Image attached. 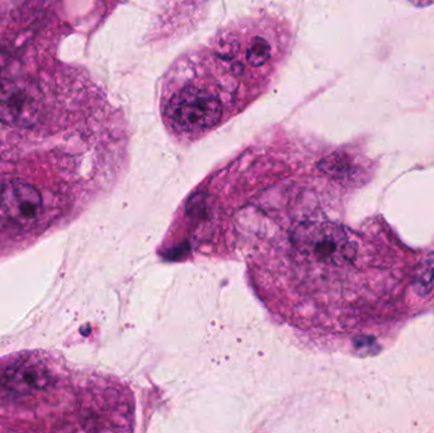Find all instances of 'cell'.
Wrapping results in <instances>:
<instances>
[{
  "instance_id": "cell-1",
  "label": "cell",
  "mask_w": 434,
  "mask_h": 433,
  "mask_svg": "<svg viewBox=\"0 0 434 433\" xmlns=\"http://www.w3.org/2000/svg\"><path fill=\"white\" fill-rule=\"evenodd\" d=\"M44 213V201L33 186L10 181L0 187V228L26 230Z\"/></svg>"
},
{
  "instance_id": "cell-2",
  "label": "cell",
  "mask_w": 434,
  "mask_h": 433,
  "mask_svg": "<svg viewBox=\"0 0 434 433\" xmlns=\"http://www.w3.org/2000/svg\"><path fill=\"white\" fill-rule=\"evenodd\" d=\"M38 116V102L31 87L21 81H0V121L30 126Z\"/></svg>"
},
{
  "instance_id": "cell-3",
  "label": "cell",
  "mask_w": 434,
  "mask_h": 433,
  "mask_svg": "<svg viewBox=\"0 0 434 433\" xmlns=\"http://www.w3.org/2000/svg\"><path fill=\"white\" fill-rule=\"evenodd\" d=\"M428 268H429V273H431V275H434V261L432 263H429ZM427 272V270L424 268V272H423L422 276H420V285H423L424 287H426L428 282L431 281V277H428Z\"/></svg>"
}]
</instances>
